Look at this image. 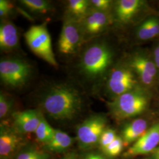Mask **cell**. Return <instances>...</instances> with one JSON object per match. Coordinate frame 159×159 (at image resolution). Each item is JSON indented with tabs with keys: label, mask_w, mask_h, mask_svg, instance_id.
Listing matches in <instances>:
<instances>
[{
	"label": "cell",
	"mask_w": 159,
	"mask_h": 159,
	"mask_svg": "<svg viewBox=\"0 0 159 159\" xmlns=\"http://www.w3.org/2000/svg\"><path fill=\"white\" fill-rule=\"evenodd\" d=\"M41 104L52 119L66 121L73 119L80 113L83 100L76 89L66 84H59L47 90Z\"/></svg>",
	"instance_id": "1"
},
{
	"label": "cell",
	"mask_w": 159,
	"mask_h": 159,
	"mask_svg": "<svg viewBox=\"0 0 159 159\" xmlns=\"http://www.w3.org/2000/svg\"><path fill=\"white\" fill-rule=\"evenodd\" d=\"M112 60V54L107 46L97 43L89 46L84 52L80 63L81 72L88 77L102 75Z\"/></svg>",
	"instance_id": "2"
},
{
	"label": "cell",
	"mask_w": 159,
	"mask_h": 159,
	"mask_svg": "<svg viewBox=\"0 0 159 159\" xmlns=\"http://www.w3.org/2000/svg\"><path fill=\"white\" fill-rule=\"evenodd\" d=\"M24 37L29 48L36 56L53 67L58 66L46 24L31 26L25 33Z\"/></svg>",
	"instance_id": "3"
},
{
	"label": "cell",
	"mask_w": 159,
	"mask_h": 159,
	"mask_svg": "<svg viewBox=\"0 0 159 159\" xmlns=\"http://www.w3.org/2000/svg\"><path fill=\"white\" fill-rule=\"evenodd\" d=\"M148 102L147 97L142 93L131 90L116 97L109 104V108L116 119H127L142 113Z\"/></svg>",
	"instance_id": "4"
},
{
	"label": "cell",
	"mask_w": 159,
	"mask_h": 159,
	"mask_svg": "<svg viewBox=\"0 0 159 159\" xmlns=\"http://www.w3.org/2000/svg\"><path fill=\"white\" fill-rule=\"evenodd\" d=\"M31 73V66L25 60L18 58H7L1 60V80L8 87L17 89L25 85Z\"/></svg>",
	"instance_id": "5"
},
{
	"label": "cell",
	"mask_w": 159,
	"mask_h": 159,
	"mask_svg": "<svg viewBox=\"0 0 159 159\" xmlns=\"http://www.w3.org/2000/svg\"><path fill=\"white\" fill-rule=\"evenodd\" d=\"M106 126V120L101 115L91 116L80 124L77 129L80 148L88 150L96 146Z\"/></svg>",
	"instance_id": "6"
},
{
	"label": "cell",
	"mask_w": 159,
	"mask_h": 159,
	"mask_svg": "<svg viewBox=\"0 0 159 159\" xmlns=\"http://www.w3.org/2000/svg\"><path fill=\"white\" fill-rule=\"evenodd\" d=\"M83 35L80 23L68 16L63 23L58 43L59 51L66 55L75 54L83 41Z\"/></svg>",
	"instance_id": "7"
},
{
	"label": "cell",
	"mask_w": 159,
	"mask_h": 159,
	"mask_svg": "<svg viewBox=\"0 0 159 159\" xmlns=\"http://www.w3.org/2000/svg\"><path fill=\"white\" fill-rule=\"evenodd\" d=\"M159 123L151 128L136 142L134 143L125 154V157H135L152 153L159 146Z\"/></svg>",
	"instance_id": "8"
},
{
	"label": "cell",
	"mask_w": 159,
	"mask_h": 159,
	"mask_svg": "<svg viewBox=\"0 0 159 159\" xmlns=\"http://www.w3.org/2000/svg\"><path fill=\"white\" fill-rule=\"evenodd\" d=\"M136 83L134 75L128 68H119L114 70L108 80L110 91L116 96L133 90Z\"/></svg>",
	"instance_id": "9"
},
{
	"label": "cell",
	"mask_w": 159,
	"mask_h": 159,
	"mask_svg": "<svg viewBox=\"0 0 159 159\" xmlns=\"http://www.w3.org/2000/svg\"><path fill=\"white\" fill-rule=\"evenodd\" d=\"M79 22L83 37H92L102 33L106 27L108 16L104 11L93 9Z\"/></svg>",
	"instance_id": "10"
},
{
	"label": "cell",
	"mask_w": 159,
	"mask_h": 159,
	"mask_svg": "<svg viewBox=\"0 0 159 159\" xmlns=\"http://www.w3.org/2000/svg\"><path fill=\"white\" fill-rule=\"evenodd\" d=\"M43 115L36 110H27L13 114L14 125L20 133L35 132L40 124Z\"/></svg>",
	"instance_id": "11"
},
{
	"label": "cell",
	"mask_w": 159,
	"mask_h": 159,
	"mask_svg": "<svg viewBox=\"0 0 159 159\" xmlns=\"http://www.w3.org/2000/svg\"><path fill=\"white\" fill-rule=\"evenodd\" d=\"M20 144V138L17 133L4 125L0 130V156L1 159H8L14 153Z\"/></svg>",
	"instance_id": "12"
},
{
	"label": "cell",
	"mask_w": 159,
	"mask_h": 159,
	"mask_svg": "<svg viewBox=\"0 0 159 159\" xmlns=\"http://www.w3.org/2000/svg\"><path fill=\"white\" fill-rule=\"evenodd\" d=\"M131 66L139 74L144 84L149 85L152 83L157 72L155 64L146 58L138 56L132 60Z\"/></svg>",
	"instance_id": "13"
},
{
	"label": "cell",
	"mask_w": 159,
	"mask_h": 159,
	"mask_svg": "<svg viewBox=\"0 0 159 159\" xmlns=\"http://www.w3.org/2000/svg\"><path fill=\"white\" fill-rule=\"evenodd\" d=\"M19 37L17 28L13 23L6 21L0 25V47L2 50L9 51L18 45Z\"/></svg>",
	"instance_id": "14"
},
{
	"label": "cell",
	"mask_w": 159,
	"mask_h": 159,
	"mask_svg": "<svg viewBox=\"0 0 159 159\" xmlns=\"http://www.w3.org/2000/svg\"><path fill=\"white\" fill-rule=\"evenodd\" d=\"M148 123L145 120L138 119L125 126L122 131V139L125 146L136 142L147 131Z\"/></svg>",
	"instance_id": "15"
},
{
	"label": "cell",
	"mask_w": 159,
	"mask_h": 159,
	"mask_svg": "<svg viewBox=\"0 0 159 159\" xmlns=\"http://www.w3.org/2000/svg\"><path fill=\"white\" fill-rule=\"evenodd\" d=\"M142 4L139 0H120L117 3L116 14L121 23H127L134 16Z\"/></svg>",
	"instance_id": "16"
},
{
	"label": "cell",
	"mask_w": 159,
	"mask_h": 159,
	"mask_svg": "<svg viewBox=\"0 0 159 159\" xmlns=\"http://www.w3.org/2000/svg\"><path fill=\"white\" fill-rule=\"evenodd\" d=\"M73 139L68 134L58 129H54V136L51 141L46 144L47 150L52 152L63 153L70 148Z\"/></svg>",
	"instance_id": "17"
},
{
	"label": "cell",
	"mask_w": 159,
	"mask_h": 159,
	"mask_svg": "<svg viewBox=\"0 0 159 159\" xmlns=\"http://www.w3.org/2000/svg\"><path fill=\"white\" fill-rule=\"evenodd\" d=\"M90 4L89 1L86 0H70L68 2L69 16L80 21L90 11Z\"/></svg>",
	"instance_id": "18"
},
{
	"label": "cell",
	"mask_w": 159,
	"mask_h": 159,
	"mask_svg": "<svg viewBox=\"0 0 159 159\" xmlns=\"http://www.w3.org/2000/svg\"><path fill=\"white\" fill-rule=\"evenodd\" d=\"M36 137L40 142L47 144L52 140L54 129H53L43 116H42L40 124L35 131Z\"/></svg>",
	"instance_id": "19"
},
{
	"label": "cell",
	"mask_w": 159,
	"mask_h": 159,
	"mask_svg": "<svg viewBox=\"0 0 159 159\" xmlns=\"http://www.w3.org/2000/svg\"><path fill=\"white\" fill-rule=\"evenodd\" d=\"M20 2L30 11L37 13H46L51 8L50 2L44 0H22Z\"/></svg>",
	"instance_id": "20"
},
{
	"label": "cell",
	"mask_w": 159,
	"mask_h": 159,
	"mask_svg": "<svg viewBox=\"0 0 159 159\" xmlns=\"http://www.w3.org/2000/svg\"><path fill=\"white\" fill-rule=\"evenodd\" d=\"M124 145L123 139L117 136L115 140L109 144L107 147L102 149V152L108 157H114L121 153L123 149Z\"/></svg>",
	"instance_id": "21"
},
{
	"label": "cell",
	"mask_w": 159,
	"mask_h": 159,
	"mask_svg": "<svg viewBox=\"0 0 159 159\" xmlns=\"http://www.w3.org/2000/svg\"><path fill=\"white\" fill-rule=\"evenodd\" d=\"M13 100L11 97L1 92L0 94V118L3 119L11 111Z\"/></svg>",
	"instance_id": "22"
},
{
	"label": "cell",
	"mask_w": 159,
	"mask_h": 159,
	"mask_svg": "<svg viewBox=\"0 0 159 159\" xmlns=\"http://www.w3.org/2000/svg\"><path fill=\"white\" fill-rule=\"evenodd\" d=\"M49 156L44 152L30 148L21 152L16 159H48Z\"/></svg>",
	"instance_id": "23"
},
{
	"label": "cell",
	"mask_w": 159,
	"mask_h": 159,
	"mask_svg": "<svg viewBox=\"0 0 159 159\" xmlns=\"http://www.w3.org/2000/svg\"><path fill=\"white\" fill-rule=\"evenodd\" d=\"M117 137V136L115 131L111 129H106L101 135L98 142L101 149L102 150L107 147L109 144L115 140Z\"/></svg>",
	"instance_id": "24"
},
{
	"label": "cell",
	"mask_w": 159,
	"mask_h": 159,
	"mask_svg": "<svg viewBox=\"0 0 159 159\" xmlns=\"http://www.w3.org/2000/svg\"><path fill=\"white\" fill-rule=\"evenodd\" d=\"M138 37L143 40H148L153 38L149 29L148 20L143 23L137 30Z\"/></svg>",
	"instance_id": "25"
},
{
	"label": "cell",
	"mask_w": 159,
	"mask_h": 159,
	"mask_svg": "<svg viewBox=\"0 0 159 159\" xmlns=\"http://www.w3.org/2000/svg\"><path fill=\"white\" fill-rule=\"evenodd\" d=\"M111 1L109 0H92L90 1V6L93 9L98 11H105L109 8Z\"/></svg>",
	"instance_id": "26"
},
{
	"label": "cell",
	"mask_w": 159,
	"mask_h": 159,
	"mask_svg": "<svg viewBox=\"0 0 159 159\" xmlns=\"http://www.w3.org/2000/svg\"><path fill=\"white\" fill-rule=\"evenodd\" d=\"M12 6L8 1L6 0L0 1V16L5 17L8 16L11 12Z\"/></svg>",
	"instance_id": "27"
},
{
	"label": "cell",
	"mask_w": 159,
	"mask_h": 159,
	"mask_svg": "<svg viewBox=\"0 0 159 159\" xmlns=\"http://www.w3.org/2000/svg\"><path fill=\"white\" fill-rule=\"evenodd\" d=\"M148 21L151 34L154 37L159 34V22L155 18L148 19Z\"/></svg>",
	"instance_id": "28"
},
{
	"label": "cell",
	"mask_w": 159,
	"mask_h": 159,
	"mask_svg": "<svg viewBox=\"0 0 159 159\" xmlns=\"http://www.w3.org/2000/svg\"><path fill=\"white\" fill-rule=\"evenodd\" d=\"M83 159H106L102 155L96 153L87 154Z\"/></svg>",
	"instance_id": "29"
},
{
	"label": "cell",
	"mask_w": 159,
	"mask_h": 159,
	"mask_svg": "<svg viewBox=\"0 0 159 159\" xmlns=\"http://www.w3.org/2000/svg\"><path fill=\"white\" fill-rule=\"evenodd\" d=\"M149 159H159V145L152 153Z\"/></svg>",
	"instance_id": "30"
},
{
	"label": "cell",
	"mask_w": 159,
	"mask_h": 159,
	"mask_svg": "<svg viewBox=\"0 0 159 159\" xmlns=\"http://www.w3.org/2000/svg\"><path fill=\"white\" fill-rule=\"evenodd\" d=\"M62 159H77V155L75 152H69Z\"/></svg>",
	"instance_id": "31"
},
{
	"label": "cell",
	"mask_w": 159,
	"mask_h": 159,
	"mask_svg": "<svg viewBox=\"0 0 159 159\" xmlns=\"http://www.w3.org/2000/svg\"><path fill=\"white\" fill-rule=\"evenodd\" d=\"M154 56L155 57H159V46L156 48L154 51Z\"/></svg>",
	"instance_id": "32"
},
{
	"label": "cell",
	"mask_w": 159,
	"mask_h": 159,
	"mask_svg": "<svg viewBox=\"0 0 159 159\" xmlns=\"http://www.w3.org/2000/svg\"><path fill=\"white\" fill-rule=\"evenodd\" d=\"M155 63L156 67L159 68V57H155Z\"/></svg>",
	"instance_id": "33"
}]
</instances>
